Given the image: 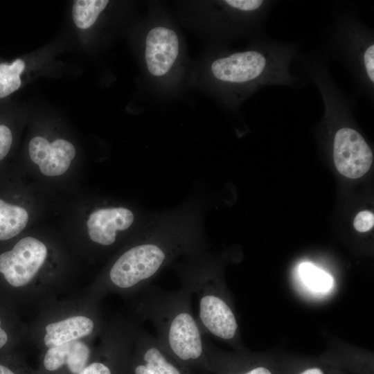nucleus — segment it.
Returning a JSON list of instances; mask_svg holds the SVG:
<instances>
[{
  "label": "nucleus",
  "instance_id": "obj_1",
  "mask_svg": "<svg viewBox=\"0 0 374 374\" xmlns=\"http://www.w3.org/2000/svg\"><path fill=\"white\" fill-rule=\"evenodd\" d=\"M299 48L298 44L265 37L249 48L214 60L210 71L219 84L238 98L269 85L300 86V80L291 71Z\"/></svg>",
  "mask_w": 374,
  "mask_h": 374
},
{
  "label": "nucleus",
  "instance_id": "obj_2",
  "mask_svg": "<svg viewBox=\"0 0 374 374\" xmlns=\"http://www.w3.org/2000/svg\"><path fill=\"white\" fill-rule=\"evenodd\" d=\"M142 290L139 313L153 324L163 349L181 362L203 359L205 337L193 312L191 294L183 287L166 291L148 285Z\"/></svg>",
  "mask_w": 374,
  "mask_h": 374
},
{
  "label": "nucleus",
  "instance_id": "obj_3",
  "mask_svg": "<svg viewBox=\"0 0 374 374\" xmlns=\"http://www.w3.org/2000/svg\"><path fill=\"white\" fill-rule=\"evenodd\" d=\"M328 52L348 70L359 90L373 101L374 35L354 12L337 13L326 35Z\"/></svg>",
  "mask_w": 374,
  "mask_h": 374
},
{
  "label": "nucleus",
  "instance_id": "obj_4",
  "mask_svg": "<svg viewBox=\"0 0 374 374\" xmlns=\"http://www.w3.org/2000/svg\"><path fill=\"white\" fill-rule=\"evenodd\" d=\"M179 276L182 287L197 299L196 318L204 335L233 341L238 325L213 269L204 260L185 267Z\"/></svg>",
  "mask_w": 374,
  "mask_h": 374
},
{
  "label": "nucleus",
  "instance_id": "obj_5",
  "mask_svg": "<svg viewBox=\"0 0 374 374\" xmlns=\"http://www.w3.org/2000/svg\"><path fill=\"white\" fill-rule=\"evenodd\" d=\"M189 249V241L147 239L132 246L116 259L109 271V281L118 290H142L177 254Z\"/></svg>",
  "mask_w": 374,
  "mask_h": 374
},
{
  "label": "nucleus",
  "instance_id": "obj_6",
  "mask_svg": "<svg viewBox=\"0 0 374 374\" xmlns=\"http://www.w3.org/2000/svg\"><path fill=\"white\" fill-rule=\"evenodd\" d=\"M47 249L30 236L21 239L12 249L0 254V272L15 287L29 283L44 264Z\"/></svg>",
  "mask_w": 374,
  "mask_h": 374
},
{
  "label": "nucleus",
  "instance_id": "obj_7",
  "mask_svg": "<svg viewBox=\"0 0 374 374\" xmlns=\"http://www.w3.org/2000/svg\"><path fill=\"white\" fill-rule=\"evenodd\" d=\"M332 157L338 171L350 179L362 177L373 162L371 147L355 129L333 139Z\"/></svg>",
  "mask_w": 374,
  "mask_h": 374
},
{
  "label": "nucleus",
  "instance_id": "obj_8",
  "mask_svg": "<svg viewBox=\"0 0 374 374\" xmlns=\"http://www.w3.org/2000/svg\"><path fill=\"white\" fill-rule=\"evenodd\" d=\"M179 50L177 33L166 26H156L147 34L145 59L148 71L154 76L167 74L175 64Z\"/></svg>",
  "mask_w": 374,
  "mask_h": 374
},
{
  "label": "nucleus",
  "instance_id": "obj_9",
  "mask_svg": "<svg viewBox=\"0 0 374 374\" xmlns=\"http://www.w3.org/2000/svg\"><path fill=\"white\" fill-rule=\"evenodd\" d=\"M30 159L37 164L39 170L46 176H58L69 168L75 155L73 145L58 139L53 143L42 136L33 138L28 145Z\"/></svg>",
  "mask_w": 374,
  "mask_h": 374
},
{
  "label": "nucleus",
  "instance_id": "obj_10",
  "mask_svg": "<svg viewBox=\"0 0 374 374\" xmlns=\"http://www.w3.org/2000/svg\"><path fill=\"white\" fill-rule=\"evenodd\" d=\"M134 220V215L128 208H100L91 213L88 218V234L93 242L111 246L116 242L117 233L129 229Z\"/></svg>",
  "mask_w": 374,
  "mask_h": 374
},
{
  "label": "nucleus",
  "instance_id": "obj_11",
  "mask_svg": "<svg viewBox=\"0 0 374 374\" xmlns=\"http://www.w3.org/2000/svg\"><path fill=\"white\" fill-rule=\"evenodd\" d=\"M135 344L140 362L134 368V374H183L155 337L141 331Z\"/></svg>",
  "mask_w": 374,
  "mask_h": 374
},
{
  "label": "nucleus",
  "instance_id": "obj_12",
  "mask_svg": "<svg viewBox=\"0 0 374 374\" xmlns=\"http://www.w3.org/2000/svg\"><path fill=\"white\" fill-rule=\"evenodd\" d=\"M89 355V348L85 344L74 341L49 348L44 365L46 369L52 371L66 364L73 374H79L86 367Z\"/></svg>",
  "mask_w": 374,
  "mask_h": 374
},
{
  "label": "nucleus",
  "instance_id": "obj_13",
  "mask_svg": "<svg viewBox=\"0 0 374 374\" xmlns=\"http://www.w3.org/2000/svg\"><path fill=\"white\" fill-rule=\"evenodd\" d=\"M94 323L85 316H74L53 322L46 326L44 341L47 347H53L77 341L92 333Z\"/></svg>",
  "mask_w": 374,
  "mask_h": 374
},
{
  "label": "nucleus",
  "instance_id": "obj_14",
  "mask_svg": "<svg viewBox=\"0 0 374 374\" xmlns=\"http://www.w3.org/2000/svg\"><path fill=\"white\" fill-rule=\"evenodd\" d=\"M28 214L25 208L0 199V240L10 239L26 226Z\"/></svg>",
  "mask_w": 374,
  "mask_h": 374
},
{
  "label": "nucleus",
  "instance_id": "obj_15",
  "mask_svg": "<svg viewBox=\"0 0 374 374\" xmlns=\"http://www.w3.org/2000/svg\"><path fill=\"white\" fill-rule=\"evenodd\" d=\"M109 3L107 0H77L73 6V19L81 29L91 27Z\"/></svg>",
  "mask_w": 374,
  "mask_h": 374
},
{
  "label": "nucleus",
  "instance_id": "obj_16",
  "mask_svg": "<svg viewBox=\"0 0 374 374\" xmlns=\"http://www.w3.org/2000/svg\"><path fill=\"white\" fill-rule=\"evenodd\" d=\"M24 68L25 62L19 58L10 64L0 63V98L11 94L20 87V74Z\"/></svg>",
  "mask_w": 374,
  "mask_h": 374
},
{
  "label": "nucleus",
  "instance_id": "obj_17",
  "mask_svg": "<svg viewBox=\"0 0 374 374\" xmlns=\"http://www.w3.org/2000/svg\"><path fill=\"white\" fill-rule=\"evenodd\" d=\"M299 273L303 282L315 292H327L333 285V278L310 262L301 263Z\"/></svg>",
  "mask_w": 374,
  "mask_h": 374
},
{
  "label": "nucleus",
  "instance_id": "obj_18",
  "mask_svg": "<svg viewBox=\"0 0 374 374\" xmlns=\"http://www.w3.org/2000/svg\"><path fill=\"white\" fill-rule=\"evenodd\" d=\"M355 229L359 232H366L373 227L374 215L369 211H362L355 217L353 222Z\"/></svg>",
  "mask_w": 374,
  "mask_h": 374
},
{
  "label": "nucleus",
  "instance_id": "obj_19",
  "mask_svg": "<svg viewBox=\"0 0 374 374\" xmlns=\"http://www.w3.org/2000/svg\"><path fill=\"white\" fill-rule=\"evenodd\" d=\"M12 143L10 130L4 125H0V161L8 153Z\"/></svg>",
  "mask_w": 374,
  "mask_h": 374
},
{
  "label": "nucleus",
  "instance_id": "obj_20",
  "mask_svg": "<svg viewBox=\"0 0 374 374\" xmlns=\"http://www.w3.org/2000/svg\"><path fill=\"white\" fill-rule=\"evenodd\" d=\"M79 374H112L110 368L103 363L94 362L86 366Z\"/></svg>",
  "mask_w": 374,
  "mask_h": 374
},
{
  "label": "nucleus",
  "instance_id": "obj_21",
  "mask_svg": "<svg viewBox=\"0 0 374 374\" xmlns=\"http://www.w3.org/2000/svg\"><path fill=\"white\" fill-rule=\"evenodd\" d=\"M241 374H272V373L269 369L265 367L259 366V367L252 368Z\"/></svg>",
  "mask_w": 374,
  "mask_h": 374
},
{
  "label": "nucleus",
  "instance_id": "obj_22",
  "mask_svg": "<svg viewBox=\"0 0 374 374\" xmlns=\"http://www.w3.org/2000/svg\"><path fill=\"white\" fill-rule=\"evenodd\" d=\"M1 319H0V348L5 346L8 341V335L4 330L1 327Z\"/></svg>",
  "mask_w": 374,
  "mask_h": 374
},
{
  "label": "nucleus",
  "instance_id": "obj_23",
  "mask_svg": "<svg viewBox=\"0 0 374 374\" xmlns=\"http://www.w3.org/2000/svg\"><path fill=\"white\" fill-rule=\"evenodd\" d=\"M299 374H323V372L319 368H311L303 371Z\"/></svg>",
  "mask_w": 374,
  "mask_h": 374
},
{
  "label": "nucleus",
  "instance_id": "obj_24",
  "mask_svg": "<svg viewBox=\"0 0 374 374\" xmlns=\"http://www.w3.org/2000/svg\"><path fill=\"white\" fill-rule=\"evenodd\" d=\"M0 374H15L13 371L3 365L0 364Z\"/></svg>",
  "mask_w": 374,
  "mask_h": 374
}]
</instances>
